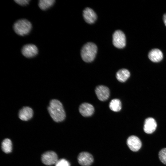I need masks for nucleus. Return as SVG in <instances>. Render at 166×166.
Instances as JSON below:
<instances>
[{"label":"nucleus","instance_id":"423d86ee","mask_svg":"<svg viewBox=\"0 0 166 166\" xmlns=\"http://www.w3.org/2000/svg\"><path fill=\"white\" fill-rule=\"evenodd\" d=\"M21 52L22 55L28 58H31L35 57L38 54V49L34 44H26L22 47Z\"/></svg>","mask_w":166,"mask_h":166},{"label":"nucleus","instance_id":"aec40b11","mask_svg":"<svg viewBox=\"0 0 166 166\" xmlns=\"http://www.w3.org/2000/svg\"><path fill=\"white\" fill-rule=\"evenodd\" d=\"M55 166H70L69 162L66 160L62 159L58 160L55 164Z\"/></svg>","mask_w":166,"mask_h":166},{"label":"nucleus","instance_id":"1a4fd4ad","mask_svg":"<svg viewBox=\"0 0 166 166\" xmlns=\"http://www.w3.org/2000/svg\"><path fill=\"white\" fill-rule=\"evenodd\" d=\"M95 92L98 99L101 101L107 100L110 95L109 89L107 87L102 85L97 87Z\"/></svg>","mask_w":166,"mask_h":166},{"label":"nucleus","instance_id":"39448f33","mask_svg":"<svg viewBox=\"0 0 166 166\" xmlns=\"http://www.w3.org/2000/svg\"><path fill=\"white\" fill-rule=\"evenodd\" d=\"M41 160L44 164L47 165L55 164L58 160L57 154L52 151H47L43 154Z\"/></svg>","mask_w":166,"mask_h":166},{"label":"nucleus","instance_id":"f8f14e48","mask_svg":"<svg viewBox=\"0 0 166 166\" xmlns=\"http://www.w3.org/2000/svg\"><path fill=\"white\" fill-rule=\"evenodd\" d=\"M83 16L85 22L90 24L94 23L97 18L95 12L92 9L89 7L86 8L84 10Z\"/></svg>","mask_w":166,"mask_h":166},{"label":"nucleus","instance_id":"0eeeda50","mask_svg":"<svg viewBox=\"0 0 166 166\" xmlns=\"http://www.w3.org/2000/svg\"><path fill=\"white\" fill-rule=\"evenodd\" d=\"M127 144L129 149L133 152H136L141 148L142 143L137 136L132 135L129 136L127 140Z\"/></svg>","mask_w":166,"mask_h":166},{"label":"nucleus","instance_id":"20e7f679","mask_svg":"<svg viewBox=\"0 0 166 166\" xmlns=\"http://www.w3.org/2000/svg\"><path fill=\"white\" fill-rule=\"evenodd\" d=\"M113 45L118 48H122L126 45V37L124 33L121 30L116 31L113 36Z\"/></svg>","mask_w":166,"mask_h":166},{"label":"nucleus","instance_id":"dca6fc26","mask_svg":"<svg viewBox=\"0 0 166 166\" xmlns=\"http://www.w3.org/2000/svg\"><path fill=\"white\" fill-rule=\"evenodd\" d=\"M55 2V0H40L39 1L38 5L41 9L45 10L51 7Z\"/></svg>","mask_w":166,"mask_h":166},{"label":"nucleus","instance_id":"a211bd4d","mask_svg":"<svg viewBox=\"0 0 166 166\" xmlns=\"http://www.w3.org/2000/svg\"><path fill=\"white\" fill-rule=\"evenodd\" d=\"M2 148L5 153L10 152L12 150V144L10 140L7 138L4 139L2 143Z\"/></svg>","mask_w":166,"mask_h":166},{"label":"nucleus","instance_id":"6ab92c4d","mask_svg":"<svg viewBox=\"0 0 166 166\" xmlns=\"http://www.w3.org/2000/svg\"><path fill=\"white\" fill-rule=\"evenodd\" d=\"M158 156L161 162L166 164V148L161 149L159 152Z\"/></svg>","mask_w":166,"mask_h":166},{"label":"nucleus","instance_id":"4be33fe9","mask_svg":"<svg viewBox=\"0 0 166 166\" xmlns=\"http://www.w3.org/2000/svg\"><path fill=\"white\" fill-rule=\"evenodd\" d=\"M163 18L164 24L166 26V13L164 15Z\"/></svg>","mask_w":166,"mask_h":166},{"label":"nucleus","instance_id":"9d476101","mask_svg":"<svg viewBox=\"0 0 166 166\" xmlns=\"http://www.w3.org/2000/svg\"><path fill=\"white\" fill-rule=\"evenodd\" d=\"M157 123L155 120L152 117H148L145 121L144 130L147 134L153 133L157 127Z\"/></svg>","mask_w":166,"mask_h":166},{"label":"nucleus","instance_id":"9b49d317","mask_svg":"<svg viewBox=\"0 0 166 166\" xmlns=\"http://www.w3.org/2000/svg\"><path fill=\"white\" fill-rule=\"evenodd\" d=\"M94 109L91 104L84 103L81 104L79 107V111L83 117H88L92 116L94 113Z\"/></svg>","mask_w":166,"mask_h":166},{"label":"nucleus","instance_id":"f03ea898","mask_svg":"<svg viewBox=\"0 0 166 166\" xmlns=\"http://www.w3.org/2000/svg\"><path fill=\"white\" fill-rule=\"evenodd\" d=\"M97 52V47L94 43L89 42L82 47L81 51V57L85 62H90L94 59Z\"/></svg>","mask_w":166,"mask_h":166},{"label":"nucleus","instance_id":"6e6552de","mask_svg":"<svg viewBox=\"0 0 166 166\" xmlns=\"http://www.w3.org/2000/svg\"><path fill=\"white\" fill-rule=\"evenodd\" d=\"M78 163L83 166H89L93 161L92 155L87 152H82L79 154L77 157Z\"/></svg>","mask_w":166,"mask_h":166},{"label":"nucleus","instance_id":"ddd939ff","mask_svg":"<svg viewBox=\"0 0 166 166\" xmlns=\"http://www.w3.org/2000/svg\"><path fill=\"white\" fill-rule=\"evenodd\" d=\"M33 111L32 109L28 106L24 107L20 109L18 113V117L22 120L27 121L33 117Z\"/></svg>","mask_w":166,"mask_h":166},{"label":"nucleus","instance_id":"4468645a","mask_svg":"<svg viewBox=\"0 0 166 166\" xmlns=\"http://www.w3.org/2000/svg\"><path fill=\"white\" fill-rule=\"evenodd\" d=\"M148 57L152 61L157 62L162 60L163 58V54L162 51L159 49H154L149 52Z\"/></svg>","mask_w":166,"mask_h":166},{"label":"nucleus","instance_id":"2eb2a0df","mask_svg":"<svg viewBox=\"0 0 166 166\" xmlns=\"http://www.w3.org/2000/svg\"><path fill=\"white\" fill-rule=\"evenodd\" d=\"M130 73L127 69H122L119 70L116 73L117 80L121 82L125 81L129 77Z\"/></svg>","mask_w":166,"mask_h":166},{"label":"nucleus","instance_id":"412c9836","mask_svg":"<svg viewBox=\"0 0 166 166\" xmlns=\"http://www.w3.org/2000/svg\"><path fill=\"white\" fill-rule=\"evenodd\" d=\"M14 2L17 4L22 6H25L29 4L30 1L29 0H14Z\"/></svg>","mask_w":166,"mask_h":166},{"label":"nucleus","instance_id":"7ed1b4c3","mask_svg":"<svg viewBox=\"0 0 166 166\" xmlns=\"http://www.w3.org/2000/svg\"><path fill=\"white\" fill-rule=\"evenodd\" d=\"M32 28L31 23L28 20L21 19L17 20L14 24L13 29L17 34L24 36L28 34Z\"/></svg>","mask_w":166,"mask_h":166},{"label":"nucleus","instance_id":"f3484780","mask_svg":"<svg viewBox=\"0 0 166 166\" xmlns=\"http://www.w3.org/2000/svg\"><path fill=\"white\" fill-rule=\"evenodd\" d=\"M110 109L112 111L118 112L121 109V103L120 101L117 99L112 100L109 104Z\"/></svg>","mask_w":166,"mask_h":166},{"label":"nucleus","instance_id":"f257e3e1","mask_svg":"<svg viewBox=\"0 0 166 166\" xmlns=\"http://www.w3.org/2000/svg\"><path fill=\"white\" fill-rule=\"evenodd\" d=\"M48 110L53 120L59 122L63 121L66 117L62 104L58 100L52 99L50 101Z\"/></svg>","mask_w":166,"mask_h":166}]
</instances>
